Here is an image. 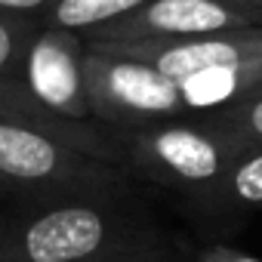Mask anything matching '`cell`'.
Wrapping results in <instances>:
<instances>
[{
    "instance_id": "obj_3",
    "label": "cell",
    "mask_w": 262,
    "mask_h": 262,
    "mask_svg": "<svg viewBox=\"0 0 262 262\" xmlns=\"http://www.w3.org/2000/svg\"><path fill=\"white\" fill-rule=\"evenodd\" d=\"M83 80L90 114L117 126H155L170 120H188L179 83L164 77L145 62L111 56L86 43Z\"/></svg>"
},
{
    "instance_id": "obj_11",
    "label": "cell",
    "mask_w": 262,
    "mask_h": 262,
    "mask_svg": "<svg viewBox=\"0 0 262 262\" xmlns=\"http://www.w3.org/2000/svg\"><path fill=\"white\" fill-rule=\"evenodd\" d=\"M207 120L216 126V133L225 139V145L231 148L234 158L244 151L262 148V90H256L234 108H228L216 117H207Z\"/></svg>"
},
{
    "instance_id": "obj_8",
    "label": "cell",
    "mask_w": 262,
    "mask_h": 262,
    "mask_svg": "<svg viewBox=\"0 0 262 262\" xmlns=\"http://www.w3.org/2000/svg\"><path fill=\"white\" fill-rule=\"evenodd\" d=\"M0 123L37 129V133H47V136H53V139H59V142L83 151V155L108 161V164H120L123 161V148L117 142H111L105 133H99L90 120L59 117L22 80L0 77Z\"/></svg>"
},
{
    "instance_id": "obj_10",
    "label": "cell",
    "mask_w": 262,
    "mask_h": 262,
    "mask_svg": "<svg viewBox=\"0 0 262 262\" xmlns=\"http://www.w3.org/2000/svg\"><path fill=\"white\" fill-rule=\"evenodd\" d=\"M145 4H151V0H53V7L43 13V25L86 34L93 28L136 13Z\"/></svg>"
},
{
    "instance_id": "obj_2",
    "label": "cell",
    "mask_w": 262,
    "mask_h": 262,
    "mask_svg": "<svg viewBox=\"0 0 262 262\" xmlns=\"http://www.w3.org/2000/svg\"><path fill=\"white\" fill-rule=\"evenodd\" d=\"M120 185L123 173L117 164L83 155L37 129L0 123V188L40 201H102Z\"/></svg>"
},
{
    "instance_id": "obj_4",
    "label": "cell",
    "mask_w": 262,
    "mask_h": 262,
    "mask_svg": "<svg viewBox=\"0 0 262 262\" xmlns=\"http://www.w3.org/2000/svg\"><path fill=\"white\" fill-rule=\"evenodd\" d=\"M126 151L136 170L185 191H216L234 161L216 126L194 117L136 129Z\"/></svg>"
},
{
    "instance_id": "obj_12",
    "label": "cell",
    "mask_w": 262,
    "mask_h": 262,
    "mask_svg": "<svg viewBox=\"0 0 262 262\" xmlns=\"http://www.w3.org/2000/svg\"><path fill=\"white\" fill-rule=\"evenodd\" d=\"M213 194H219L228 207L237 210L262 207V148L237 155Z\"/></svg>"
},
{
    "instance_id": "obj_13",
    "label": "cell",
    "mask_w": 262,
    "mask_h": 262,
    "mask_svg": "<svg viewBox=\"0 0 262 262\" xmlns=\"http://www.w3.org/2000/svg\"><path fill=\"white\" fill-rule=\"evenodd\" d=\"M43 19L0 13V77L22 80V65Z\"/></svg>"
},
{
    "instance_id": "obj_17",
    "label": "cell",
    "mask_w": 262,
    "mask_h": 262,
    "mask_svg": "<svg viewBox=\"0 0 262 262\" xmlns=\"http://www.w3.org/2000/svg\"><path fill=\"white\" fill-rule=\"evenodd\" d=\"M234 4H241V7H247V10H256V13H262V0H234Z\"/></svg>"
},
{
    "instance_id": "obj_18",
    "label": "cell",
    "mask_w": 262,
    "mask_h": 262,
    "mask_svg": "<svg viewBox=\"0 0 262 262\" xmlns=\"http://www.w3.org/2000/svg\"><path fill=\"white\" fill-rule=\"evenodd\" d=\"M259 90H262V86H259Z\"/></svg>"
},
{
    "instance_id": "obj_14",
    "label": "cell",
    "mask_w": 262,
    "mask_h": 262,
    "mask_svg": "<svg viewBox=\"0 0 262 262\" xmlns=\"http://www.w3.org/2000/svg\"><path fill=\"white\" fill-rule=\"evenodd\" d=\"M50 7H53V0H0V13L34 16V19H43V13Z\"/></svg>"
},
{
    "instance_id": "obj_15",
    "label": "cell",
    "mask_w": 262,
    "mask_h": 262,
    "mask_svg": "<svg viewBox=\"0 0 262 262\" xmlns=\"http://www.w3.org/2000/svg\"><path fill=\"white\" fill-rule=\"evenodd\" d=\"M198 262H262V259H256L250 253H241L234 247H225V244H213L198 256Z\"/></svg>"
},
{
    "instance_id": "obj_1",
    "label": "cell",
    "mask_w": 262,
    "mask_h": 262,
    "mask_svg": "<svg viewBox=\"0 0 262 262\" xmlns=\"http://www.w3.org/2000/svg\"><path fill=\"white\" fill-rule=\"evenodd\" d=\"M151 250L148 237L96 198L40 201L0 213V262H93Z\"/></svg>"
},
{
    "instance_id": "obj_7",
    "label": "cell",
    "mask_w": 262,
    "mask_h": 262,
    "mask_svg": "<svg viewBox=\"0 0 262 262\" xmlns=\"http://www.w3.org/2000/svg\"><path fill=\"white\" fill-rule=\"evenodd\" d=\"M83 56L86 37L80 31L40 25L22 65V83L59 117L93 120L86 102Z\"/></svg>"
},
{
    "instance_id": "obj_6",
    "label": "cell",
    "mask_w": 262,
    "mask_h": 262,
    "mask_svg": "<svg viewBox=\"0 0 262 262\" xmlns=\"http://www.w3.org/2000/svg\"><path fill=\"white\" fill-rule=\"evenodd\" d=\"M90 47L105 50L111 56L145 62L164 77L179 83L207 68L262 59V25L228 28V31L198 34V37H173V40H102Z\"/></svg>"
},
{
    "instance_id": "obj_16",
    "label": "cell",
    "mask_w": 262,
    "mask_h": 262,
    "mask_svg": "<svg viewBox=\"0 0 262 262\" xmlns=\"http://www.w3.org/2000/svg\"><path fill=\"white\" fill-rule=\"evenodd\" d=\"M93 262H161L151 256V250H136V253H114L105 259H93Z\"/></svg>"
},
{
    "instance_id": "obj_9",
    "label": "cell",
    "mask_w": 262,
    "mask_h": 262,
    "mask_svg": "<svg viewBox=\"0 0 262 262\" xmlns=\"http://www.w3.org/2000/svg\"><path fill=\"white\" fill-rule=\"evenodd\" d=\"M262 86V59L253 62H241V65H219V68H207L201 74H191L185 80H179V93L185 102L188 117H216L228 108H234L237 102H244L247 96H253Z\"/></svg>"
},
{
    "instance_id": "obj_5",
    "label": "cell",
    "mask_w": 262,
    "mask_h": 262,
    "mask_svg": "<svg viewBox=\"0 0 262 262\" xmlns=\"http://www.w3.org/2000/svg\"><path fill=\"white\" fill-rule=\"evenodd\" d=\"M262 25V13L247 10L234 0H151L123 19L86 31V43L102 40H173L198 37L228 28Z\"/></svg>"
}]
</instances>
